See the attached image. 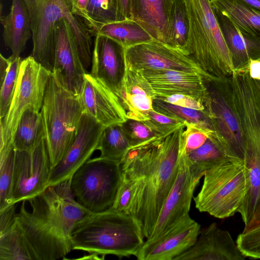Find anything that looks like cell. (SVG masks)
Here are the masks:
<instances>
[{
  "mask_svg": "<svg viewBox=\"0 0 260 260\" xmlns=\"http://www.w3.org/2000/svg\"><path fill=\"white\" fill-rule=\"evenodd\" d=\"M184 126L167 136L133 146L120 162L122 177L130 183V215L148 239L175 180Z\"/></svg>",
  "mask_w": 260,
  "mask_h": 260,
  "instance_id": "cell-1",
  "label": "cell"
},
{
  "mask_svg": "<svg viewBox=\"0 0 260 260\" xmlns=\"http://www.w3.org/2000/svg\"><path fill=\"white\" fill-rule=\"evenodd\" d=\"M22 201L17 221L37 260H55L71 252V233L92 212L75 199L70 179L48 186L29 200L31 212Z\"/></svg>",
  "mask_w": 260,
  "mask_h": 260,
  "instance_id": "cell-2",
  "label": "cell"
},
{
  "mask_svg": "<svg viewBox=\"0 0 260 260\" xmlns=\"http://www.w3.org/2000/svg\"><path fill=\"white\" fill-rule=\"evenodd\" d=\"M71 239L73 250L119 258L134 255L145 241L135 218L112 208L92 213L80 221Z\"/></svg>",
  "mask_w": 260,
  "mask_h": 260,
  "instance_id": "cell-3",
  "label": "cell"
},
{
  "mask_svg": "<svg viewBox=\"0 0 260 260\" xmlns=\"http://www.w3.org/2000/svg\"><path fill=\"white\" fill-rule=\"evenodd\" d=\"M189 19L185 54L204 71L218 79L236 71L209 0H185Z\"/></svg>",
  "mask_w": 260,
  "mask_h": 260,
  "instance_id": "cell-4",
  "label": "cell"
},
{
  "mask_svg": "<svg viewBox=\"0 0 260 260\" xmlns=\"http://www.w3.org/2000/svg\"><path fill=\"white\" fill-rule=\"evenodd\" d=\"M52 168L72 144L83 114L79 97L63 88L51 73L41 110Z\"/></svg>",
  "mask_w": 260,
  "mask_h": 260,
  "instance_id": "cell-5",
  "label": "cell"
},
{
  "mask_svg": "<svg viewBox=\"0 0 260 260\" xmlns=\"http://www.w3.org/2000/svg\"><path fill=\"white\" fill-rule=\"evenodd\" d=\"M246 191L243 161L228 160L205 173L202 187L193 199L200 212L224 218L238 212Z\"/></svg>",
  "mask_w": 260,
  "mask_h": 260,
  "instance_id": "cell-6",
  "label": "cell"
},
{
  "mask_svg": "<svg viewBox=\"0 0 260 260\" xmlns=\"http://www.w3.org/2000/svg\"><path fill=\"white\" fill-rule=\"evenodd\" d=\"M121 179L119 162L99 156L90 158L75 172L70 187L81 205L98 213L112 207Z\"/></svg>",
  "mask_w": 260,
  "mask_h": 260,
  "instance_id": "cell-7",
  "label": "cell"
},
{
  "mask_svg": "<svg viewBox=\"0 0 260 260\" xmlns=\"http://www.w3.org/2000/svg\"><path fill=\"white\" fill-rule=\"evenodd\" d=\"M51 73L31 55L23 59L11 105L0 119V151L13 145L18 121L25 111H41Z\"/></svg>",
  "mask_w": 260,
  "mask_h": 260,
  "instance_id": "cell-8",
  "label": "cell"
},
{
  "mask_svg": "<svg viewBox=\"0 0 260 260\" xmlns=\"http://www.w3.org/2000/svg\"><path fill=\"white\" fill-rule=\"evenodd\" d=\"M219 79H205L206 94L202 101L204 111L211 121L219 136L224 152L229 159L243 161L245 144L242 129L230 98L220 91Z\"/></svg>",
  "mask_w": 260,
  "mask_h": 260,
  "instance_id": "cell-9",
  "label": "cell"
},
{
  "mask_svg": "<svg viewBox=\"0 0 260 260\" xmlns=\"http://www.w3.org/2000/svg\"><path fill=\"white\" fill-rule=\"evenodd\" d=\"M51 169L45 137L31 151L16 150L12 204L28 201L43 192L49 186Z\"/></svg>",
  "mask_w": 260,
  "mask_h": 260,
  "instance_id": "cell-10",
  "label": "cell"
},
{
  "mask_svg": "<svg viewBox=\"0 0 260 260\" xmlns=\"http://www.w3.org/2000/svg\"><path fill=\"white\" fill-rule=\"evenodd\" d=\"M203 177L191 167L186 153L180 145L175 180L164 202L151 234L146 240L157 238L189 215L194 190Z\"/></svg>",
  "mask_w": 260,
  "mask_h": 260,
  "instance_id": "cell-11",
  "label": "cell"
},
{
  "mask_svg": "<svg viewBox=\"0 0 260 260\" xmlns=\"http://www.w3.org/2000/svg\"><path fill=\"white\" fill-rule=\"evenodd\" d=\"M125 56L126 64L139 71L176 70L198 73L206 79H215L183 52L154 39L126 48Z\"/></svg>",
  "mask_w": 260,
  "mask_h": 260,
  "instance_id": "cell-12",
  "label": "cell"
},
{
  "mask_svg": "<svg viewBox=\"0 0 260 260\" xmlns=\"http://www.w3.org/2000/svg\"><path fill=\"white\" fill-rule=\"evenodd\" d=\"M104 127L94 118L83 113L75 139L61 160L51 169L48 185L70 179L98 150Z\"/></svg>",
  "mask_w": 260,
  "mask_h": 260,
  "instance_id": "cell-13",
  "label": "cell"
},
{
  "mask_svg": "<svg viewBox=\"0 0 260 260\" xmlns=\"http://www.w3.org/2000/svg\"><path fill=\"white\" fill-rule=\"evenodd\" d=\"M54 42L52 73L63 88L79 96L86 72L77 51L71 27L64 18L55 25Z\"/></svg>",
  "mask_w": 260,
  "mask_h": 260,
  "instance_id": "cell-14",
  "label": "cell"
},
{
  "mask_svg": "<svg viewBox=\"0 0 260 260\" xmlns=\"http://www.w3.org/2000/svg\"><path fill=\"white\" fill-rule=\"evenodd\" d=\"M201 231L188 215L157 238L145 240L134 256L139 260H173L195 244Z\"/></svg>",
  "mask_w": 260,
  "mask_h": 260,
  "instance_id": "cell-15",
  "label": "cell"
},
{
  "mask_svg": "<svg viewBox=\"0 0 260 260\" xmlns=\"http://www.w3.org/2000/svg\"><path fill=\"white\" fill-rule=\"evenodd\" d=\"M78 97L83 113L89 115L104 127L121 124L127 119L115 93L90 73L85 75Z\"/></svg>",
  "mask_w": 260,
  "mask_h": 260,
  "instance_id": "cell-16",
  "label": "cell"
},
{
  "mask_svg": "<svg viewBox=\"0 0 260 260\" xmlns=\"http://www.w3.org/2000/svg\"><path fill=\"white\" fill-rule=\"evenodd\" d=\"M94 37L90 74L115 92L125 73V48L107 37L96 34Z\"/></svg>",
  "mask_w": 260,
  "mask_h": 260,
  "instance_id": "cell-17",
  "label": "cell"
},
{
  "mask_svg": "<svg viewBox=\"0 0 260 260\" xmlns=\"http://www.w3.org/2000/svg\"><path fill=\"white\" fill-rule=\"evenodd\" d=\"M230 233L213 222L201 230L195 244L173 260H244Z\"/></svg>",
  "mask_w": 260,
  "mask_h": 260,
  "instance_id": "cell-18",
  "label": "cell"
},
{
  "mask_svg": "<svg viewBox=\"0 0 260 260\" xmlns=\"http://www.w3.org/2000/svg\"><path fill=\"white\" fill-rule=\"evenodd\" d=\"M125 112L127 118L141 121L148 119L153 110L154 92L141 71L126 64L124 76L119 88L114 92Z\"/></svg>",
  "mask_w": 260,
  "mask_h": 260,
  "instance_id": "cell-19",
  "label": "cell"
},
{
  "mask_svg": "<svg viewBox=\"0 0 260 260\" xmlns=\"http://www.w3.org/2000/svg\"><path fill=\"white\" fill-rule=\"evenodd\" d=\"M156 96L175 94L190 96L202 102L206 94L205 78L193 72L176 70H142Z\"/></svg>",
  "mask_w": 260,
  "mask_h": 260,
  "instance_id": "cell-20",
  "label": "cell"
},
{
  "mask_svg": "<svg viewBox=\"0 0 260 260\" xmlns=\"http://www.w3.org/2000/svg\"><path fill=\"white\" fill-rule=\"evenodd\" d=\"M173 0H132V19L154 40L172 47L170 19Z\"/></svg>",
  "mask_w": 260,
  "mask_h": 260,
  "instance_id": "cell-21",
  "label": "cell"
},
{
  "mask_svg": "<svg viewBox=\"0 0 260 260\" xmlns=\"http://www.w3.org/2000/svg\"><path fill=\"white\" fill-rule=\"evenodd\" d=\"M212 8L236 70L248 68L251 59L260 60V39L241 31L226 15Z\"/></svg>",
  "mask_w": 260,
  "mask_h": 260,
  "instance_id": "cell-22",
  "label": "cell"
},
{
  "mask_svg": "<svg viewBox=\"0 0 260 260\" xmlns=\"http://www.w3.org/2000/svg\"><path fill=\"white\" fill-rule=\"evenodd\" d=\"M5 45L13 57L20 56L32 37L31 20L24 0H12L9 14L1 16Z\"/></svg>",
  "mask_w": 260,
  "mask_h": 260,
  "instance_id": "cell-23",
  "label": "cell"
},
{
  "mask_svg": "<svg viewBox=\"0 0 260 260\" xmlns=\"http://www.w3.org/2000/svg\"><path fill=\"white\" fill-rule=\"evenodd\" d=\"M210 3L226 15L241 31L260 39V12L240 0H211Z\"/></svg>",
  "mask_w": 260,
  "mask_h": 260,
  "instance_id": "cell-24",
  "label": "cell"
},
{
  "mask_svg": "<svg viewBox=\"0 0 260 260\" xmlns=\"http://www.w3.org/2000/svg\"><path fill=\"white\" fill-rule=\"evenodd\" d=\"M45 137L40 112L28 109L21 115L14 134L13 145L16 150L31 151Z\"/></svg>",
  "mask_w": 260,
  "mask_h": 260,
  "instance_id": "cell-25",
  "label": "cell"
},
{
  "mask_svg": "<svg viewBox=\"0 0 260 260\" xmlns=\"http://www.w3.org/2000/svg\"><path fill=\"white\" fill-rule=\"evenodd\" d=\"M96 34L113 39L125 49L150 42L153 39L138 23L132 19L116 21L105 24L99 27Z\"/></svg>",
  "mask_w": 260,
  "mask_h": 260,
  "instance_id": "cell-26",
  "label": "cell"
},
{
  "mask_svg": "<svg viewBox=\"0 0 260 260\" xmlns=\"http://www.w3.org/2000/svg\"><path fill=\"white\" fill-rule=\"evenodd\" d=\"M186 155L191 167L203 176L207 171L230 160L226 157L215 132L201 147Z\"/></svg>",
  "mask_w": 260,
  "mask_h": 260,
  "instance_id": "cell-27",
  "label": "cell"
},
{
  "mask_svg": "<svg viewBox=\"0 0 260 260\" xmlns=\"http://www.w3.org/2000/svg\"><path fill=\"white\" fill-rule=\"evenodd\" d=\"M131 147L121 124L105 127L101 136L98 150L100 157L120 162Z\"/></svg>",
  "mask_w": 260,
  "mask_h": 260,
  "instance_id": "cell-28",
  "label": "cell"
},
{
  "mask_svg": "<svg viewBox=\"0 0 260 260\" xmlns=\"http://www.w3.org/2000/svg\"><path fill=\"white\" fill-rule=\"evenodd\" d=\"M0 260H37L17 221L0 235Z\"/></svg>",
  "mask_w": 260,
  "mask_h": 260,
  "instance_id": "cell-29",
  "label": "cell"
},
{
  "mask_svg": "<svg viewBox=\"0 0 260 260\" xmlns=\"http://www.w3.org/2000/svg\"><path fill=\"white\" fill-rule=\"evenodd\" d=\"M153 109L184 123L192 124L208 131H214L211 120L204 111L182 107L156 99L153 100Z\"/></svg>",
  "mask_w": 260,
  "mask_h": 260,
  "instance_id": "cell-30",
  "label": "cell"
},
{
  "mask_svg": "<svg viewBox=\"0 0 260 260\" xmlns=\"http://www.w3.org/2000/svg\"><path fill=\"white\" fill-rule=\"evenodd\" d=\"M172 47L185 54L189 19L185 0H173L170 19Z\"/></svg>",
  "mask_w": 260,
  "mask_h": 260,
  "instance_id": "cell-31",
  "label": "cell"
},
{
  "mask_svg": "<svg viewBox=\"0 0 260 260\" xmlns=\"http://www.w3.org/2000/svg\"><path fill=\"white\" fill-rule=\"evenodd\" d=\"M15 152L13 145L0 151V211L13 204L12 189Z\"/></svg>",
  "mask_w": 260,
  "mask_h": 260,
  "instance_id": "cell-32",
  "label": "cell"
},
{
  "mask_svg": "<svg viewBox=\"0 0 260 260\" xmlns=\"http://www.w3.org/2000/svg\"><path fill=\"white\" fill-rule=\"evenodd\" d=\"M10 64L6 76L1 84L0 119L7 114L15 90L20 66L23 59L20 56H10Z\"/></svg>",
  "mask_w": 260,
  "mask_h": 260,
  "instance_id": "cell-33",
  "label": "cell"
},
{
  "mask_svg": "<svg viewBox=\"0 0 260 260\" xmlns=\"http://www.w3.org/2000/svg\"><path fill=\"white\" fill-rule=\"evenodd\" d=\"M121 125L131 147L164 136L155 132L143 121L127 118Z\"/></svg>",
  "mask_w": 260,
  "mask_h": 260,
  "instance_id": "cell-34",
  "label": "cell"
},
{
  "mask_svg": "<svg viewBox=\"0 0 260 260\" xmlns=\"http://www.w3.org/2000/svg\"><path fill=\"white\" fill-rule=\"evenodd\" d=\"M87 9L97 31L102 25L116 21L112 0H89Z\"/></svg>",
  "mask_w": 260,
  "mask_h": 260,
  "instance_id": "cell-35",
  "label": "cell"
},
{
  "mask_svg": "<svg viewBox=\"0 0 260 260\" xmlns=\"http://www.w3.org/2000/svg\"><path fill=\"white\" fill-rule=\"evenodd\" d=\"M214 132L185 123L181 136L180 146L187 153L201 147Z\"/></svg>",
  "mask_w": 260,
  "mask_h": 260,
  "instance_id": "cell-36",
  "label": "cell"
},
{
  "mask_svg": "<svg viewBox=\"0 0 260 260\" xmlns=\"http://www.w3.org/2000/svg\"><path fill=\"white\" fill-rule=\"evenodd\" d=\"M147 117L148 119L143 122L155 132L164 136L172 133L185 124L179 119L163 115L153 109L148 112Z\"/></svg>",
  "mask_w": 260,
  "mask_h": 260,
  "instance_id": "cell-37",
  "label": "cell"
},
{
  "mask_svg": "<svg viewBox=\"0 0 260 260\" xmlns=\"http://www.w3.org/2000/svg\"><path fill=\"white\" fill-rule=\"evenodd\" d=\"M237 245L246 257L260 259V226L238 236Z\"/></svg>",
  "mask_w": 260,
  "mask_h": 260,
  "instance_id": "cell-38",
  "label": "cell"
},
{
  "mask_svg": "<svg viewBox=\"0 0 260 260\" xmlns=\"http://www.w3.org/2000/svg\"><path fill=\"white\" fill-rule=\"evenodd\" d=\"M133 199V190L130 183L122 177L112 208L130 215Z\"/></svg>",
  "mask_w": 260,
  "mask_h": 260,
  "instance_id": "cell-39",
  "label": "cell"
},
{
  "mask_svg": "<svg viewBox=\"0 0 260 260\" xmlns=\"http://www.w3.org/2000/svg\"><path fill=\"white\" fill-rule=\"evenodd\" d=\"M63 1L70 12L82 19L94 37L97 32V28L88 15L87 9L89 0Z\"/></svg>",
  "mask_w": 260,
  "mask_h": 260,
  "instance_id": "cell-40",
  "label": "cell"
},
{
  "mask_svg": "<svg viewBox=\"0 0 260 260\" xmlns=\"http://www.w3.org/2000/svg\"><path fill=\"white\" fill-rule=\"evenodd\" d=\"M155 99L182 107L204 110L202 101L187 95L175 94L167 96H156Z\"/></svg>",
  "mask_w": 260,
  "mask_h": 260,
  "instance_id": "cell-41",
  "label": "cell"
},
{
  "mask_svg": "<svg viewBox=\"0 0 260 260\" xmlns=\"http://www.w3.org/2000/svg\"><path fill=\"white\" fill-rule=\"evenodd\" d=\"M16 204L0 211V235L9 230L17 222Z\"/></svg>",
  "mask_w": 260,
  "mask_h": 260,
  "instance_id": "cell-42",
  "label": "cell"
},
{
  "mask_svg": "<svg viewBox=\"0 0 260 260\" xmlns=\"http://www.w3.org/2000/svg\"><path fill=\"white\" fill-rule=\"evenodd\" d=\"M112 3L116 21L132 19V0H112Z\"/></svg>",
  "mask_w": 260,
  "mask_h": 260,
  "instance_id": "cell-43",
  "label": "cell"
},
{
  "mask_svg": "<svg viewBox=\"0 0 260 260\" xmlns=\"http://www.w3.org/2000/svg\"><path fill=\"white\" fill-rule=\"evenodd\" d=\"M260 226V198L253 215L249 222L244 226L243 233L248 232Z\"/></svg>",
  "mask_w": 260,
  "mask_h": 260,
  "instance_id": "cell-44",
  "label": "cell"
},
{
  "mask_svg": "<svg viewBox=\"0 0 260 260\" xmlns=\"http://www.w3.org/2000/svg\"><path fill=\"white\" fill-rule=\"evenodd\" d=\"M248 72L250 77L254 80L260 81V60L251 59Z\"/></svg>",
  "mask_w": 260,
  "mask_h": 260,
  "instance_id": "cell-45",
  "label": "cell"
},
{
  "mask_svg": "<svg viewBox=\"0 0 260 260\" xmlns=\"http://www.w3.org/2000/svg\"><path fill=\"white\" fill-rule=\"evenodd\" d=\"M10 64V57L7 58L0 54V83L4 80Z\"/></svg>",
  "mask_w": 260,
  "mask_h": 260,
  "instance_id": "cell-46",
  "label": "cell"
},
{
  "mask_svg": "<svg viewBox=\"0 0 260 260\" xmlns=\"http://www.w3.org/2000/svg\"><path fill=\"white\" fill-rule=\"evenodd\" d=\"M253 9L260 12V0H240Z\"/></svg>",
  "mask_w": 260,
  "mask_h": 260,
  "instance_id": "cell-47",
  "label": "cell"
},
{
  "mask_svg": "<svg viewBox=\"0 0 260 260\" xmlns=\"http://www.w3.org/2000/svg\"><path fill=\"white\" fill-rule=\"evenodd\" d=\"M254 81L260 93V81L254 80Z\"/></svg>",
  "mask_w": 260,
  "mask_h": 260,
  "instance_id": "cell-48",
  "label": "cell"
},
{
  "mask_svg": "<svg viewBox=\"0 0 260 260\" xmlns=\"http://www.w3.org/2000/svg\"><path fill=\"white\" fill-rule=\"evenodd\" d=\"M209 1H211V0H209Z\"/></svg>",
  "mask_w": 260,
  "mask_h": 260,
  "instance_id": "cell-49",
  "label": "cell"
}]
</instances>
